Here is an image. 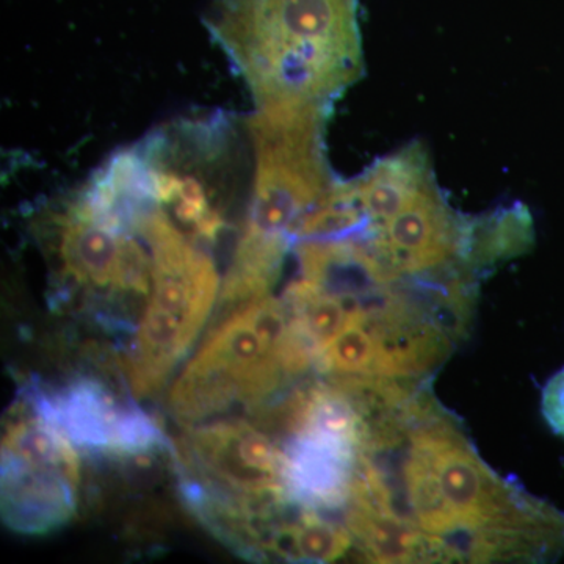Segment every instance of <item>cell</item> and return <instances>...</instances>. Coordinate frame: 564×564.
<instances>
[{"label": "cell", "mask_w": 564, "mask_h": 564, "mask_svg": "<svg viewBox=\"0 0 564 564\" xmlns=\"http://www.w3.org/2000/svg\"><path fill=\"white\" fill-rule=\"evenodd\" d=\"M377 361V336L369 310L359 307L343 332L323 348L317 367L329 377H375Z\"/></svg>", "instance_id": "obj_15"}, {"label": "cell", "mask_w": 564, "mask_h": 564, "mask_svg": "<svg viewBox=\"0 0 564 564\" xmlns=\"http://www.w3.org/2000/svg\"><path fill=\"white\" fill-rule=\"evenodd\" d=\"M352 544L347 525L323 519L318 511L302 508L293 521L273 522L263 540V556L289 562L332 563L343 558Z\"/></svg>", "instance_id": "obj_13"}, {"label": "cell", "mask_w": 564, "mask_h": 564, "mask_svg": "<svg viewBox=\"0 0 564 564\" xmlns=\"http://www.w3.org/2000/svg\"><path fill=\"white\" fill-rule=\"evenodd\" d=\"M534 242L532 215L521 204L469 218L463 263L467 270L486 269L530 251Z\"/></svg>", "instance_id": "obj_14"}, {"label": "cell", "mask_w": 564, "mask_h": 564, "mask_svg": "<svg viewBox=\"0 0 564 564\" xmlns=\"http://www.w3.org/2000/svg\"><path fill=\"white\" fill-rule=\"evenodd\" d=\"M226 317L170 389V411L184 425L207 422L237 404L258 411L291 380L281 361L291 322L282 300L263 296Z\"/></svg>", "instance_id": "obj_6"}, {"label": "cell", "mask_w": 564, "mask_h": 564, "mask_svg": "<svg viewBox=\"0 0 564 564\" xmlns=\"http://www.w3.org/2000/svg\"><path fill=\"white\" fill-rule=\"evenodd\" d=\"M223 117L188 118L141 141L152 198L182 232L212 245L225 232L226 202L237 182V144Z\"/></svg>", "instance_id": "obj_7"}, {"label": "cell", "mask_w": 564, "mask_h": 564, "mask_svg": "<svg viewBox=\"0 0 564 564\" xmlns=\"http://www.w3.org/2000/svg\"><path fill=\"white\" fill-rule=\"evenodd\" d=\"M469 218L452 209L433 180L395 217L359 237L402 280L459 273ZM467 270V269H466Z\"/></svg>", "instance_id": "obj_10"}, {"label": "cell", "mask_w": 564, "mask_h": 564, "mask_svg": "<svg viewBox=\"0 0 564 564\" xmlns=\"http://www.w3.org/2000/svg\"><path fill=\"white\" fill-rule=\"evenodd\" d=\"M182 467L191 474L192 503L251 518H269L293 503L285 481L284 448L243 419H221L188 426L181 443Z\"/></svg>", "instance_id": "obj_8"}, {"label": "cell", "mask_w": 564, "mask_h": 564, "mask_svg": "<svg viewBox=\"0 0 564 564\" xmlns=\"http://www.w3.org/2000/svg\"><path fill=\"white\" fill-rule=\"evenodd\" d=\"M29 393L70 443L85 451L139 459L165 444L150 415L91 378H80L54 393Z\"/></svg>", "instance_id": "obj_11"}, {"label": "cell", "mask_w": 564, "mask_h": 564, "mask_svg": "<svg viewBox=\"0 0 564 564\" xmlns=\"http://www.w3.org/2000/svg\"><path fill=\"white\" fill-rule=\"evenodd\" d=\"M345 525L358 540L366 558L373 563L455 562L443 536L366 505L348 502Z\"/></svg>", "instance_id": "obj_12"}, {"label": "cell", "mask_w": 564, "mask_h": 564, "mask_svg": "<svg viewBox=\"0 0 564 564\" xmlns=\"http://www.w3.org/2000/svg\"><path fill=\"white\" fill-rule=\"evenodd\" d=\"M135 231L151 252V292L121 367L141 399L162 389L192 350L217 310L223 280L207 247L182 232L158 204L141 212Z\"/></svg>", "instance_id": "obj_4"}, {"label": "cell", "mask_w": 564, "mask_h": 564, "mask_svg": "<svg viewBox=\"0 0 564 564\" xmlns=\"http://www.w3.org/2000/svg\"><path fill=\"white\" fill-rule=\"evenodd\" d=\"M329 110L295 104L263 107L245 118L254 176L243 229L221 281L223 314L270 295L296 229L336 184L325 143Z\"/></svg>", "instance_id": "obj_2"}, {"label": "cell", "mask_w": 564, "mask_h": 564, "mask_svg": "<svg viewBox=\"0 0 564 564\" xmlns=\"http://www.w3.org/2000/svg\"><path fill=\"white\" fill-rule=\"evenodd\" d=\"M541 411L552 432L564 437V369L545 383Z\"/></svg>", "instance_id": "obj_16"}, {"label": "cell", "mask_w": 564, "mask_h": 564, "mask_svg": "<svg viewBox=\"0 0 564 564\" xmlns=\"http://www.w3.org/2000/svg\"><path fill=\"white\" fill-rule=\"evenodd\" d=\"M35 231L51 263L55 299L98 307L120 326L115 310L147 303L151 252L121 215L107 209L85 185L36 215ZM121 328V326H120Z\"/></svg>", "instance_id": "obj_5"}, {"label": "cell", "mask_w": 564, "mask_h": 564, "mask_svg": "<svg viewBox=\"0 0 564 564\" xmlns=\"http://www.w3.org/2000/svg\"><path fill=\"white\" fill-rule=\"evenodd\" d=\"M2 436V516L10 529L43 534L73 518L80 484L76 445L29 393Z\"/></svg>", "instance_id": "obj_9"}, {"label": "cell", "mask_w": 564, "mask_h": 564, "mask_svg": "<svg viewBox=\"0 0 564 564\" xmlns=\"http://www.w3.org/2000/svg\"><path fill=\"white\" fill-rule=\"evenodd\" d=\"M406 441L397 514L447 540L455 562L484 530H524L564 549V514L500 480L436 406L411 426Z\"/></svg>", "instance_id": "obj_3"}, {"label": "cell", "mask_w": 564, "mask_h": 564, "mask_svg": "<svg viewBox=\"0 0 564 564\" xmlns=\"http://www.w3.org/2000/svg\"><path fill=\"white\" fill-rule=\"evenodd\" d=\"M204 25L256 109L332 107L362 76L359 0H215Z\"/></svg>", "instance_id": "obj_1"}]
</instances>
